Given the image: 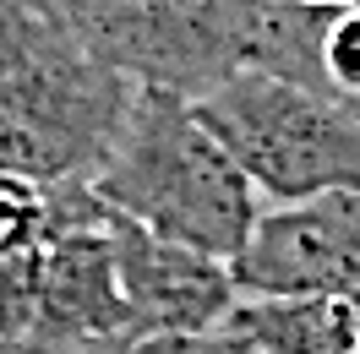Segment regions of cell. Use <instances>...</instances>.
Wrapping results in <instances>:
<instances>
[{"label": "cell", "mask_w": 360, "mask_h": 354, "mask_svg": "<svg viewBox=\"0 0 360 354\" xmlns=\"http://www.w3.org/2000/svg\"><path fill=\"white\" fill-rule=\"evenodd\" d=\"M110 251L120 306H126V343L169 338V332H219L229 322V310L240 306L229 262L202 256L191 245L158 240L115 213H110Z\"/></svg>", "instance_id": "8992f818"}, {"label": "cell", "mask_w": 360, "mask_h": 354, "mask_svg": "<svg viewBox=\"0 0 360 354\" xmlns=\"http://www.w3.org/2000/svg\"><path fill=\"white\" fill-rule=\"evenodd\" d=\"M126 354H251L229 327L219 332H169V338H136Z\"/></svg>", "instance_id": "30bf717a"}, {"label": "cell", "mask_w": 360, "mask_h": 354, "mask_svg": "<svg viewBox=\"0 0 360 354\" xmlns=\"http://www.w3.org/2000/svg\"><path fill=\"white\" fill-rule=\"evenodd\" d=\"M191 110L273 207L360 185V120L311 88L235 71L197 93Z\"/></svg>", "instance_id": "3957f363"}, {"label": "cell", "mask_w": 360, "mask_h": 354, "mask_svg": "<svg viewBox=\"0 0 360 354\" xmlns=\"http://www.w3.org/2000/svg\"><path fill=\"white\" fill-rule=\"evenodd\" d=\"M316 93L360 120V6H333L316 39Z\"/></svg>", "instance_id": "9c48e42d"}, {"label": "cell", "mask_w": 360, "mask_h": 354, "mask_svg": "<svg viewBox=\"0 0 360 354\" xmlns=\"http://www.w3.org/2000/svg\"><path fill=\"white\" fill-rule=\"evenodd\" d=\"M240 300H355L360 294V185L262 207L229 262Z\"/></svg>", "instance_id": "277c9868"}, {"label": "cell", "mask_w": 360, "mask_h": 354, "mask_svg": "<svg viewBox=\"0 0 360 354\" xmlns=\"http://www.w3.org/2000/svg\"><path fill=\"white\" fill-rule=\"evenodd\" d=\"M300 6H360V0H300Z\"/></svg>", "instance_id": "8fae6325"}, {"label": "cell", "mask_w": 360, "mask_h": 354, "mask_svg": "<svg viewBox=\"0 0 360 354\" xmlns=\"http://www.w3.org/2000/svg\"><path fill=\"white\" fill-rule=\"evenodd\" d=\"M0 354H17V349H11V343H0Z\"/></svg>", "instance_id": "7c38bea8"}, {"label": "cell", "mask_w": 360, "mask_h": 354, "mask_svg": "<svg viewBox=\"0 0 360 354\" xmlns=\"http://www.w3.org/2000/svg\"><path fill=\"white\" fill-rule=\"evenodd\" d=\"M66 0H0V169L39 185L93 180L136 104Z\"/></svg>", "instance_id": "6da1fadb"}, {"label": "cell", "mask_w": 360, "mask_h": 354, "mask_svg": "<svg viewBox=\"0 0 360 354\" xmlns=\"http://www.w3.org/2000/svg\"><path fill=\"white\" fill-rule=\"evenodd\" d=\"M126 343V306L115 284L110 213L93 197L88 213L60 223L33 262V316H27V354H71L88 343Z\"/></svg>", "instance_id": "5b68a950"}, {"label": "cell", "mask_w": 360, "mask_h": 354, "mask_svg": "<svg viewBox=\"0 0 360 354\" xmlns=\"http://www.w3.org/2000/svg\"><path fill=\"white\" fill-rule=\"evenodd\" d=\"M355 300H360V294H355Z\"/></svg>", "instance_id": "4fadbf2b"}, {"label": "cell", "mask_w": 360, "mask_h": 354, "mask_svg": "<svg viewBox=\"0 0 360 354\" xmlns=\"http://www.w3.org/2000/svg\"><path fill=\"white\" fill-rule=\"evenodd\" d=\"M224 327L251 354H360V300H240Z\"/></svg>", "instance_id": "52a82bcc"}, {"label": "cell", "mask_w": 360, "mask_h": 354, "mask_svg": "<svg viewBox=\"0 0 360 354\" xmlns=\"http://www.w3.org/2000/svg\"><path fill=\"white\" fill-rule=\"evenodd\" d=\"M88 191L104 213L219 262L240 256L251 223L262 213V197L197 120L191 98L164 88L136 93L131 114L115 136L110 158L88 180Z\"/></svg>", "instance_id": "7a4b0ae2"}, {"label": "cell", "mask_w": 360, "mask_h": 354, "mask_svg": "<svg viewBox=\"0 0 360 354\" xmlns=\"http://www.w3.org/2000/svg\"><path fill=\"white\" fill-rule=\"evenodd\" d=\"M88 207H93L88 180L39 185V180H27V175L0 169V262L33 256L60 223H71L77 213H88Z\"/></svg>", "instance_id": "ba28073f"}]
</instances>
